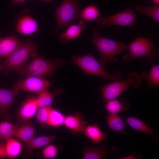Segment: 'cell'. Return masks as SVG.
<instances>
[{
    "label": "cell",
    "mask_w": 159,
    "mask_h": 159,
    "mask_svg": "<svg viewBox=\"0 0 159 159\" xmlns=\"http://www.w3.org/2000/svg\"><path fill=\"white\" fill-rule=\"evenodd\" d=\"M29 63L24 65L16 72L23 77L34 76L43 77L52 75L57 69L63 65L65 62L64 59L57 57L54 60L48 59L38 54L37 50L31 54Z\"/></svg>",
    "instance_id": "obj_1"
},
{
    "label": "cell",
    "mask_w": 159,
    "mask_h": 159,
    "mask_svg": "<svg viewBox=\"0 0 159 159\" xmlns=\"http://www.w3.org/2000/svg\"><path fill=\"white\" fill-rule=\"evenodd\" d=\"M91 41L99 52L100 59L99 62L105 68L108 62H116L115 56L122 53L127 48V45L122 42L103 37L99 32L94 30L92 32Z\"/></svg>",
    "instance_id": "obj_2"
},
{
    "label": "cell",
    "mask_w": 159,
    "mask_h": 159,
    "mask_svg": "<svg viewBox=\"0 0 159 159\" xmlns=\"http://www.w3.org/2000/svg\"><path fill=\"white\" fill-rule=\"evenodd\" d=\"M70 61L80 68L85 74L95 75L111 82L121 80L123 78L122 73L119 71L116 70L113 74L107 72L91 53L74 55Z\"/></svg>",
    "instance_id": "obj_3"
},
{
    "label": "cell",
    "mask_w": 159,
    "mask_h": 159,
    "mask_svg": "<svg viewBox=\"0 0 159 159\" xmlns=\"http://www.w3.org/2000/svg\"><path fill=\"white\" fill-rule=\"evenodd\" d=\"M129 53L124 55V61L129 62L136 58L144 57L149 63L152 62L159 55L158 49L150 38L139 36L127 46Z\"/></svg>",
    "instance_id": "obj_4"
},
{
    "label": "cell",
    "mask_w": 159,
    "mask_h": 159,
    "mask_svg": "<svg viewBox=\"0 0 159 159\" xmlns=\"http://www.w3.org/2000/svg\"><path fill=\"white\" fill-rule=\"evenodd\" d=\"M37 50L36 46L32 39L22 42L2 62V70L6 75L13 72H16L24 65L32 53Z\"/></svg>",
    "instance_id": "obj_5"
},
{
    "label": "cell",
    "mask_w": 159,
    "mask_h": 159,
    "mask_svg": "<svg viewBox=\"0 0 159 159\" xmlns=\"http://www.w3.org/2000/svg\"><path fill=\"white\" fill-rule=\"evenodd\" d=\"M141 83L142 80L138 74L129 73L126 80L112 82L102 86L101 90L103 99L105 102L116 99L131 86L135 88L139 87Z\"/></svg>",
    "instance_id": "obj_6"
},
{
    "label": "cell",
    "mask_w": 159,
    "mask_h": 159,
    "mask_svg": "<svg viewBox=\"0 0 159 159\" xmlns=\"http://www.w3.org/2000/svg\"><path fill=\"white\" fill-rule=\"evenodd\" d=\"M79 7V2L77 0H64L57 8L54 13L56 26L53 36H56L60 30L75 22Z\"/></svg>",
    "instance_id": "obj_7"
},
{
    "label": "cell",
    "mask_w": 159,
    "mask_h": 159,
    "mask_svg": "<svg viewBox=\"0 0 159 159\" xmlns=\"http://www.w3.org/2000/svg\"><path fill=\"white\" fill-rule=\"evenodd\" d=\"M136 21L135 14L131 8H129L108 17L99 18L97 24L98 28L101 29L108 25L133 26Z\"/></svg>",
    "instance_id": "obj_8"
},
{
    "label": "cell",
    "mask_w": 159,
    "mask_h": 159,
    "mask_svg": "<svg viewBox=\"0 0 159 159\" xmlns=\"http://www.w3.org/2000/svg\"><path fill=\"white\" fill-rule=\"evenodd\" d=\"M52 83L43 77L28 76L18 80L12 87L20 91L22 90L38 94L47 89Z\"/></svg>",
    "instance_id": "obj_9"
},
{
    "label": "cell",
    "mask_w": 159,
    "mask_h": 159,
    "mask_svg": "<svg viewBox=\"0 0 159 159\" xmlns=\"http://www.w3.org/2000/svg\"><path fill=\"white\" fill-rule=\"evenodd\" d=\"M28 9L23 10L18 17L15 26L16 32L24 35L32 34L38 29L37 21L29 14Z\"/></svg>",
    "instance_id": "obj_10"
},
{
    "label": "cell",
    "mask_w": 159,
    "mask_h": 159,
    "mask_svg": "<svg viewBox=\"0 0 159 159\" xmlns=\"http://www.w3.org/2000/svg\"><path fill=\"white\" fill-rule=\"evenodd\" d=\"M38 108L36 98L29 97L23 102L19 108L18 114V121L23 124L28 122L36 113Z\"/></svg>",
    "instance_id": "obj_11"
},
{
    "label": "cell",
    "mask_w": 159,
    "mask_h": 159,
    "mask_svg": "<svg viewBox=\"0 0 159 159\" xmlns=\"http://www.w3.org/2000/svg\"><path fill=\"white\" fill-rule=\"evenodd\" d=\"M19 92L13 87L8 89L0 87V115L2 117L7 116V112Z\"/></svg>",
    "instance_id": "obj_12"
},
{
    "label": "cell",
    "mask_w": 159,
    "mask_h": 159,
    "mask_svg": "<svg viewBox=\"0 0 159 159\" xmlns=\"http://www.w3.org/2000/svg\"><path fill=\"white\" fill-rule=\"evenodd\" d=\"M64 125L73 134H78L83 132L87 125L82 114L77 112L73 115L65 116Z\"/></svg>",
    "instance_id": "obj_13"
},
{
    "label": "cell",
    "mask_w": 159,
    "mask_h": 159,
    "mask_svg": "<svg viewBox=\"0 0 159 159\" xmlns=\"http://www.w3.org/2000/svg\"><path fill=\"white\" fill-rule=\"evenodd\" d=\"M22 42L17 37L11 35L0 39V59L6 58L14 52Z\"/></svg>",
    "instance_id": "obj_14"
},
{
    "label": "cell",
    "mask_w": 159,
    "mask_h": 159,
    "mask_svg": "<svg viewBox=\"0 0 159 159\" xmlns=\"http://www.w3.org/2000/svg\"><path fill=\"white\" fill-rule=\"evenodd\" d=\"M87 23L85 21L80 20L77 24L70 25L65 31L58 36V40L62 44H64L70 40L77 38L82 32L86 29Z\"/></svg>",
    "instance_id": "obj_15"
},
{
    "label": "cell",
    "mask_w": 159,
    "mask_h": 159,
    "mask_svg": "<svg viewBox=\"0 0 159 159\" xmlns=\"http://www.w3.org/2000/svg\"><path fill=\"white\" fill-rule=\"evenodd\" d=\"M126 122L132 128L151 137L153 142L158 141V138L155 136L153 130L138 118L129 116L127 118Z\"/></svg>",
    "instance_id": "obj_16"
},
{
    "label": "cell",
    "mask_w": 159,
    "mask_h": 159,
    "mask_svg": "<svg viewBox=\"0 0 159 159\" xmlns=\"http://www.w3.org/2000/svg\"><path fill=\"white\" fill-rule=\"evenodd\" d=\"M83 132L84 135L94 144L100 143L105 140L107 137V135L101 130L96 123L86 125Z\"/></svg>",
    "instance_id": "obj_17"
},
{
    "label": "cell",
    "mask_w": 159,
    "mask_h": 159,
    "mask_svg": "<svg viewBox=\"0 0 159 159\" xmlns=\"http://www.w3.org/2000/svg\"><path fill=\"white\" fill-rule=\"evenodd\" d=\"M64 90L59 88L54 92H52L46 89L38 94L36 100L38 108L51 106L55 97L63 94Z\"/></svg>",
    "instance_id": "obj_18"
},
{
    "label": "cell",
    "mask_w": 159,
    "mask_h": 159,
    "mask_svg": "<svg viewBox=\"0 0 159 159\" xmlns=\"http://www.w3.org/2000/svg\"><path fill=\"white\" fill-rule=\"evenodd\" d=\"M36 134L31 123L28 122L17 127L14 136L27 144L35 137Z\"/></svg>",
    "instance_id": "obj_19"
},
{
    "label": "cell",
    "mask_w": 159,
    "mask_h": 159,
    "mask_svg": "<svg viewBox=\"0 0 159 159\" xmlns=\"http://www.w3.org/2000/svg\"><path fill=\"white\" fill-rule=\"evenodd\" d=\"M57 138V137L55 135L42 136L35 137L26 144L24 153L26 155H29L33 150L47 146Z\"/></svg>",
    "instance_id": "obj_20"
},
{
    "label": "cell",
    "mask_w": 159,
    "mask_h": 159,
    "mask_svg": "<svg viewBox=\"0 0 159 159\" xmlns=\"http://www.w3.org/2000/svg\"><path fill=\"white\" fill-rule=\"evenodd\" d=\"M110 153L106 148L102 147H86L83 149L82 158L83 159H103Z\"/></svg>",
    "instance_id": "obj_21"
},
{
    "label": "cell",
    "mask_w": 159,
    "mask_h": 159,
    "mask_svg": "<svg viewBox=\"0 0 159 159\" xmlns=\"http://www.w3.org/2000/svg\"><path fill=\"white\" fill-rule=\"evenodd\" d=\"M106 102L105 109L110 114H118L121 111H126L130 106L129 101L124 98L115 99Z\"/></svg>",
    "instance_id": "obj_22"
},
{
    "label": "cell",
    "mask_w": 159,
    "mask_h": 159,
    "mask_svg": "<svg viewBox=\"0 0 159 159\" xmlns=\"http://www.w3.org/2000/svg\"><path fill=\"white\" fill-rule=\"evenodd\" d=\"M140 77L141 80H146L149 88L156 89L159 85V66L154 64L148 72H142Z\"/></svg>",
    "instance_id": "obj_23"
},
{
    "label": "cell",
    "mask_w": 159,
    "mask_h": 159,
    "mask_svg": "<svg viewBox=\"0 0 159 159\" xmlns=\"http://www.w3.org/2000/svg\"><path fill=\"white\" fill-rule=\"evenodd\" d=\"M100 16L99 10L95 5L89 6L80 10L77 15L76 19L82 20L89 23Z\"/></svg>",
    "instance_id": "obj_24"
},
{
    "label": "cell",
    "mask_w": 159,
    "mask_h": 159,
    "mask_svg": "<svg viewBox=\"0 0 159 159\" xmlns=\"http://www.w3.org/2000/svg\"><path fill=\"white\" fill-rule=\"evenodd\" d=\"M106 122L109 128L111 130L124 134H127L125 122L118 114H108Z\"/></svg>",
    "instance_id": "obj_25"
},
{
    "label": "cell",
    "mask_w": 159,
    "mask_h": 159,
    "mask_svg": "<svg viewBox=\"0 0 159 159\" xmlns=\"http://www.w3.org/2000/svg\"><path fill=\"white\" fill-rule=\"evenodd\" d=\"M6 141L5 148L6 156L9 158H14L17 157L22 150L21 143L13 137Z\"/></svg>",
    "instance_id": "obj_26"
},
{
    "label": "cell",
    "mask_w": 159,
    "mask_h": 159,
    "mask_svg": "<svg viewBox=\"0 0 159 159\" xmlns=\"http://www.w3.org/2000/svg\"><path fill=\"white\" fill-rule=\"evenodd\" d=\"M135 10L140 14L147 16L158 23L159 22V5L155 4L151 6H145L138 4L135 6Z\"/></svg>",
    "instance_id": "obj_27"
},
{
    "label": "cell",
    "mask_w": 159,
    "mask_h": 159,
    "mask_svg": "<svg viewBox=\"0 0 159 159\" xmlns=\"http://www.w3.org/2000/svg\"><path fill=\"white\" fill-rule=\"evenodd\" d=\"M65 116L60 111L52 107L49 114L47 125L58 127L64 125Z\"/></svg>",
    "instance_id": "obj_28"
},
{
    "label": "cell",
    "mask_w": 159,
    "mask_h": 159,
    "mask_svg": "<svg viewBox=\"0 0 159 159\" xmlns=\"http://www.w3.org/2000/svg\"><path fill=\"white\" fill-rule=\"evenodd\" d=\"M17 126L8 121L0 122V138L6 141L14 135Z\"/></svg>",
    "instance_id": "obj_29"
},
{
    "label": "cell",
    "mask_w": 159,
    "mask_h": 159,
    "mask_svg": "<svg viewBox=\"0 0 159 159\" xmlns=\"http://www.w3.org/2000/svg\"><path fill=\"white\" fill-rule=\"evenodd\" d=\"M51 106L38 108L37 112V119L40 124L47 125Z\"/></svg>",
    "instance_id": "obj_30"
},
{
    "label": "cell",
    "mask_w": 159,
    "mask_h": 159,
    "mask_svg": "<svg viewBox=\"0 0 159 159\" xmlns=\"http://www.w3.org/2000/svg\"><path fill=\"white\" fill-rule=\"evenodd\" d=\"M58 148L57 146L53 144H49L43 150L42 154L46 159H50L56 158L57 156Z\"/></svg>",
    "instance_id": "obj_31"
},
{
    "label": "cell",
    "mask_w": 159,
    "mask_h": 159,
    "mask_svg": "<svg viewBox=\"0 0 159 159\" xmlns=\"http://www.w3.org/2000/svg\"><path fill=\"white\" fill-rule=\"evenodd\" d=\"M143 158L142 156L137 152L135 151L133 153L130 154L127 156L119 158V159H139Z\"/></svg>",
    "instance_id": "obj_32"
},
{
    "label": "cell",
    "mask_w": 159,
    "mask_h": 159,
    "mask_svg": "<svg viewBox=\"0 0 159 159\" xmlns=\"http://www.w3.org/2000/svg\"><path fill=\"white\" fill-rule=\"evenodd\" d=\"M6 156L5 146L0 144V158H5Z\"/></svg>",
    "instance_id": "obj_33"
},
{
    "label": "cell",
    "mask_w": 159,
    "mask_h": 159,
    "mask_svg": "<svg viewBox=\"0 0 159 159\" xmlns=\"http://www.w3.org/2000/svg\"><path fill=\"white\" fill-rule=\"evenodd\" d=\"M26 0H11V3L14 5L20 4L25 1Z\"/></svg>",
    "instance_id": "obj_34"
},
{
    "label": "cell",
    "mask_w": 159,
    "mask_h": 159,
    "mask_svg": "<svg viewBox=\"0 0 159 159\" xmlns=\"http://www.w3.org/2000/svg\"><path fill=\"white\" fill-rule=\"evenodd\" d=\"M1 59H0V71L2 70V62Z\"/></svg>",
    "instance_id": "obj_35"
},
{
    "label": "cell",
    "mask_w": 159,
    "mask_h": 159,
    "mask_svg": "<svg viewBox=\"0 0 159 159\" xmlns=\"http://www.w3.org/2000/svg\"><path fill=\"white\" fill-rule=\"evenodd\" d=\"M152 0L154 2L155 4H159V0Z\"/></svg>",
    "instance_id": "obj_36"
},
{
    "label": "cell",
    "mask_w": 159,
    "mask_h": 159,
    "mask_svg": "<svg viewBox=\"0 0 159 159\" xmlns=\"http://www.w3.org/2000/svg\"><path fill=\"white\" fill-rule=\"evenodd\" d=\"M44 0L46 1H52V0Z\"/></svg>",
    "instance_id": "obj_37"
}]
</instances>
